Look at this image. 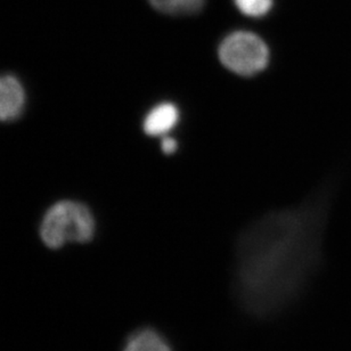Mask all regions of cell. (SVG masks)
<instances>
[{"label": "cell", "instance_id": "9c48e42d", "mask_svg": "<svg viewBox=\"0 0 351 351\" xmlns=\"http://www.w3.org/2000/svg\"><path fill=\"white\" fill-rule=\"evenodd\" d=\"M161 149L166 156H173L178 149V142L171 136H165L161 139Z\"/></svg>", "mask_w": 351, "mask_h": 351}, {"label": "cell", "instance_id": "277c9868", "mask_svg": "<svg viewBox=\"0 0 351 351\" xmlns=\"http://www.w3.org/2000/svg\"><path fill=\"white\" fill-rule=\"evenodd\" d=\"M27 96L20 79L14 75H0V122L20 118Z\"/></svg>", "mask_w": 351, "mask_h": 351}, {"label": "cell", "instance_id": "6da1fadb", "mask_svg": "<svg viewBox=\"0 0 351 351\" xmlns=\"http://www.w3.org/2000/svg\"><path fill=\"white\" fill-rule=\"evenodd\" d=\"M330 192L267 213L242 230L235 245L233 292L256 318L277 316L298 300L321 267Z\"/></svg>", "mask_w": 351, "mask_h": 351}, {"label": "cell", "instance_id": "7a4b0ae2", "mask_svg": "<svg viewBox=\"0 0 351 351\" xmlns=\"http://www.w3.org/2000/svg\"><path fill=\"white\" fill-rule=\"evenodd\" d=\"M96 232V221L85 204L61 201L48 209L40 225V237L45 245L60 249L70 242L87 243Z\"/></svg>", "mask_w": 351, "mask_h": 351}, {"label": "cell", "instance_id": "ba28073f", "mask_svg": "<svg viewBox=\"0 0 351 351\" xmlns=\"http://www.w3.org/2000/svg\"><path fill=\"white\" fill-rule=\"evenodd\" d=\"M240 13L252 19H261L270 13L274 0H233Z\"/></svg>", "mask_w": 351, "mask_h": 351}, {"label": "cell", "instance_id": "52a82bcc", "mask_svg": "<svg viewBox=\"0 0 351 351\" xmlns=\"http://www.w3.org/2000/svg\"><path fill=\"white\" fill-rule=\"evenodd\" d=\"M149 3L160 13L186 16L201 12L206 0H149Z\"/></svg>", "mask_w": 351, "mask_h": 351}, {"label": "cell", "instance_id": "3957f363", "mask_svg": "<svg viewBox=\"0 0 351 351\" xmlns=\"http://www.w3.org/2000/svg\"><path fill=\"white\" fill-rule=\"evenodd\" d=\"M218 58L223 68L234 75L251 78L265 71L269 64V47L254 32L233 31L220 41Z\"/></svg>", "mask_w": 351, "mask_h": 351}, {"label": "cell", "instance_id": "5b68a950", "mask_svg": "<svg viewBox=\"0 0 351 351\" xmlns=\"http://www.w3.org/2000/svg\"><path fill=\"white\" fill-rule=\"evenodd\" d=\"M180 112L171 101H163L151 108L143 120V130L149 137H165L178 125Z\"/></svg>", "mask_w": 351, "mask_h": 351}, {"label": "cell", "instance_id": "8992f818", "mask_svg": "<svg viewBox=\"0 0 351 351\" xmlns=\"http://www.w3.org/2000/svg\"><path fill=\"white\" fill-rule=\"evenodd\" d=\"M122 351H173L169 340L156 328H142L132 332Z\"/></svg>", "mask_w": 351, "mask_h": 351}]
</instances>
